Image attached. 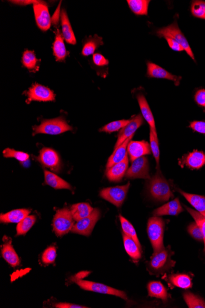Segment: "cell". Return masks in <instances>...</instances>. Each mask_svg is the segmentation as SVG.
I'll return each instance as SVG.
<instances>
[{
  "instance_id": "1",
  "label": "cell",
  "mask_w": 205,
  "mask_h": 308,
  "mask_svg": "<svg viewBox=\"0 0 205 308\" xmlns=\"http://www.w3.org/2000/svg\"><path fill=\"white\" fill-rule=\"evenodd\" d=\"M174 254L170 246L164 248L159 252L154 253L148 263V270L152 275H160L170 271L174 267L176 262L171 259Z\"/></svg>"
},
{
  "instance_id": "2",
  "label": "cell",
  "mask_w": 205,
  "mask_h": 308,
  "mask_svg": "<svg viewBox=\"0 0 205 308\" xmlns=\"http://www.w3.org/2000/svg\"><path fill=\"white\" fill-rule=\"evenodd\" d=\"M149 191L151 196L156 201L160 202L167 201L171 197H173L170 185L163 177L159 169L157 170L156 175L151 179L149 184Z\"/></svg>"
},
{
  "instance_id": "3",
  "label": "cell",
  "mask_w": 205,
  "mask_h": 308,
  "mask_svg": "<svg viewBox=\"0 0 205 308\" xmlns=\"http://www.w3.org/2000/svg\"><path fill=\"white\" fill-rule=\"evenodd\" d=\"M165 222L162 218L154 216L149 219L148 222V235L154 250V253L159 252L164 249L163 233Z\"/></svg>"
},
{
  "instance_id": "4",
  "label": "cell",
  "mask_w": 205,
  "mask_h": 308,
  "mask_svg": "<svg viewBox=\"0 0 205 308\" xmlns=\"http://www.w3.org/2000/svg\"><path fill=\"white\" fill-rule=\"evenodd\" d=\"M157 36L159 37L170 38L179 43L183 46L184 52L191 57L193 61H195L194 53L192 52L191 46H190L188 40L184 35L182 32L178 27L177 21L171 24L165 28L157 30L156 32Z\"/></svg>"
},
{
  "instance_id": "5",
  "label": "cell",
  "mask_w": 205,
  "mask_h": 308,
  "mask_svg": "<svg viewBox=\"0 0 205 308\" xmlns=\"http://www.w3.org/2000/svg\"><path fill=\"white\" fill-rule=\"evenodd\" d=\"M72 127L67 123L64 118H57L52 119H46L41 122L37 126L34 127V135L37 134H49V135H58L65 132L71 131Z\"/></svg>"
},
{
  "instance_id": "6",
  "label": "cell",
  "mask_w": 205,
  "mask_h": 308,
  "mask_svg": "<svg viewBox=\"0 0 205 308\" xmlns=\"http://www.w3.org/2000/svg\"><path fill=\"white\" fill-rule=\"evenodd\" d=\"M71 280L85 291L100 293V294H103L115 295L124 299V300H127V296L126 293L120 291V290L112 288L111 287L104 285L103 284L82 280L78 277V275H76V276L72 277Z\"/></svg>"
},
{
  "instance_id": "7",
  "label": "cell",
  "mask_w": 205,
  "mask_h": 308,
  "mask_svg": "<svg viewBox=\"0 0 205 308\" xmlns=\"http://www.w3.org/2000/svg\"><path fill=\"white\" fill-rule=\"evenodd\" d=\"M74 218L70 209L64 208L58 210L53 220V229L56 235L62 236L71 232Z\"/></svg>"
},
{
  "instance_id": "8",
  "label": "cell",
  "mask_w": 205,
  "mask_h": 308,
  "mask_svg": "<svg viewBox=\"0 0 205 308\" xmlns=\"http://www.w3.org/2000/svg\"><path fill=\"white\" fill-rule=\"evenodd\" d=\"M130 185V183H128L124 186L105 188L100 191V195L104 199L120 208L126 198Z\"/></svg>"
},
{
  "instance_id": "9",
  "label": "cell",
  "mask_w": 205,
  "mask_h": 308,
  "mask_svg": "<svg viewBox=\"0 0 205 308\" xmlns=\"http://www.w3.org/2000/svg\"><path fill=\"white\" fill-rule=\"evenodd\" d=\"M101 212L99 209H94L93 212L88 217L82 218L74 224L71 232L83 236L91 235L95 225L100 219Z\"/></svg>"
},
{
  "instance_id": "10",
  "label": "cell",
  "mask_w": 205,
  "mask_h": 308,
  "mask_svg": "<svg viewBox=\"0 0 205 308\" xmlns=\"http://www.w3.org/2000/svg\"><path fill=\"white\" fill-rule=\"evenodd\" d=\"M150 167L147 158L142 157L133 161L132 166L128 169L126 177L130 179H150Z\"/></svg>"
},
{
  "instance_id": "11",
  "label": "cell",
  "mask_w": 205,
  "mask_h": 308,
  "mask_svg": "<svg viewBox=\"0 0 205 308\" xmlns=\"http://www.w3.org/2000/svg\"><path fill=\"white\" fill-rule=\"evenodd\" d=\"M38 160L44 166L48 167L53 171L57 172L61 168L60 157L57 152L51 148H44L41 149Z\"/></svg>"
},
{
  "instance_id": "12",
  "label": "cell",
  "mask_w": 205,
  "mask_h": 308,
  "mask_svg": "<svg viewBox=\"0 0 205 308\" xmlns=\"http://www.w3.org/2000/svg\"><path fill=\"white\" fill-rule=\"evenodd\" d=\"M34 10L36 22L41 31H47L51 25V17H50L48 8L44 3L39 2L34 5Z\"/></svg>"
},
{
  "instance_id": "13",
  "label": "cell",
  "mask_w": 205,
  "mask_h": 308,
  "mask_svg": "<svg viewBox=\"0 0 205 308\" xmlns=\"http://www.w3.org/2000/svg\"><path fill=\"white\" fill-rule=\"evenodd\" d=\"M27 102L32 101H50L55 100V95L50 89L46 87L35 85L27 92Z\"/></svg>"
},
{
  "instance_id": "14",
  "label": "cell",
  "mask_w": 205,
  "mask_h": 308,
  "mask_svg": "<svg viewBox=\"0 0 205 308\" xmlns=\"http://www.w3.org/2000/svg\"><path fill=\"white\" fill-rule=\"evenodd\" d=\"M143 124V119L141 115H138L132 119L131 121L126 126L122 129L119 133L117 142L115 143V148L120 146L129 137L133 136L136 130Z\"/></svg>"
},
{
  "instance_id": "15",
  "label": "cell",
  "mask_w": 205,
  "mask_h": 308,
  "mask_svg": "<svg viewBox=\"0 0 205 308\" xmlns=\"http://www.w3.org/2000/svg\"><path fill=\"white\" fill-rule=\"evenodd\" d=\"M147 76L155 79H166L173 82L177 86L180 85L181 77L174 75L158 65L153 62L147 63Z\"/></svg>"
},
{
  "instance_id": "16",
  "label": "cell",
  "mask_w": 205,
  "mask_h": 308,
  "mask_svg": "<svg viewBox=\"0 0 205 308\" xmlns=\"http://www.w3.org/2000/svg\"><path fill=\"white\" fill-rule=\"evenodd\" d=\"M151 146L145 140L142 141H130L127 146V151L130 160L134 161L144 155L151 154Z\"/></svg>"
},
{
  "instance_id": "17",
  "label": "cell",
  "mask_w": 205,
  "mask_h": 308,
  "mask_svg": "<svg viewBox=\"0 0 205 308\" xmlns=\"http://www.w3.org/2000/svg\"><path fill=\"white\" fill-rule=\"evenodd\" d=\"M129 166V157L127 155L121 162L114 164V166L107 169L106 177L111 182H120L123 179L128 170Z\"/></svg>"
},
{
  "instance_id": "18",
  "label": "cell",
  "mask_w": 205,
  "mask_h": 308,
  "mask_svg": "<svg viewBox=\"0 0 205 308\" xmlns=\"http://www.w3.org/2000/svg\"><path fill=\"white\" fill-rule=\"evenodd\" d=\"M4 245L2 249L3 258L10 264L12 267H16L20 264L19 256L15 251L13 245H12L11 239L5 236L4 238Z\"/></svg>"
},
{
  "instance_id": "19",
  "label": "cell",
  "mask_w": 205,
  "mask_h": 308,
  "mask_svg": "<svg viewBox=\"0 0 205 308\" xmlns=\"http://www.w3.org/2000/svg\"><path fill=\"white\" fill-rule=\"evenodd\" d=\"M186 165L192 169H199L205 164V153L197 150L190 152L180 161V165Z\"/></svg>"
},
{
  "instance_id": "20",
  "label": "cell",
  "mask_w": 205,
  "mask_h": 308,
  "mask_svg": "<svg viewBox=\"0 0 205 308\" xmlns=\"http://www.w3.org/2000/svg\"><path fill=\"white\" fill-rule=\"evenodd\" d=\"M183 211L184 209L181 205L179 199L177 198L157 209L153 212V215L156 217L163 216V215L174 216L180 214Z\"/></svg>"
},
{
  "instance_id": "21",
  "label": "cell",
  "mask_w": 205,
  "mask_h": 308,
  "mask_svg": "<svg viewBox=\"0 0 205 308\" xmlns=\"http://www.w3.org/2000/svg\"><path fill=\"white\" fill-rule=\"evenodd\" d=\"M132 137L133 136L129 137L126 141L122 143L120 146H119L118 148H115V150L112 152L111 156L109 158L108 163H107V169L114 166V164L121 162V161H123L125 159V158L127 155V149L128 145L131 141Z\"/></svg>"
},
{
  "instance_id": "22",
  "label": "cell",
  "mask_w": 205,
  "mask_h": 308,
  "mask_svg": "<svg viewBox=\"0 0 205 308\" xmlns=\"http://www.w3.org/2000/svg\"><path fill=\"white\" fill-rule=\"evenodd\" d=\"M137 100L142 116H143L145 120L147 121L149 125H150L151 130H152L154 133H157L155 121H154L153 113L151 112L148 101L145 99L144 95H138Z\"/></svg>"
},
{
  "instance_id": "23",
  "label": "cell",
  "mask_w": 205,
  "mask_h": 308,
  "mask_svg": "<svg viewBox=\"0 0 205 308\" xmlns=\"http://www.w3.org/2000/svg\"><path fill=\"white\" fill-rule=\"evenodd\" d=\"M31 213L28 209H16L5 214H1L0 221L5 223H19Z\"/></svg>"
},
{
  "instance_id": "24",
  "label": "cell",
  "mask_w": 205,
  "mask_h": 308,
  "mask_svg": "<svg viewBox=\"0 0 205 308\" xmlns=\"http://www.w3.org/2000/svg\"><path fill=\"white\" fill-rule=\"evenodd\" d=\"M61 17L62 35H63L64 40L66 41L68 43L75 44L76 43L75 35H74L73 29L71 28V23L69 19H68L66 11L64 10L62 11Z\"/></svg>"
},
{
  "instance_id": "25",
  "label": "cell",
  "mask_w": 205,
  "mask_h": 308,
  "mask_svg": "<svg viewBox=\"0 0 205 308\" xmlns=\"http://www.w3.org/2000/svg\"><path fill=\"white\" fill-rule=\"evenodd\" d=\"M44 178H45V183L56 190H71L72 188L71 185L64 179L48 170H44Z\"/></svg>"
},
{
  "instance_id": "26",
  "label": "cell",
  "mask_w": 205,
  "mask_h": 308,
  "mask_svg": "<svg viewBox=\"0 0 205 308\" xmlns=\"http://www.w3.org/2000/svg\"><path fill=\"white\" fill-rule=\"evenodd\" d=\"M149 295L165 302L168 300V292L164 286L159 281H151L148 285Z\"/></svg>"
},
{
  "instance_id": "27",
  "label": "cell",
  "mask_w": 205,
  "mask_h": 308,
  "mask_svg": "<svg viewBox=\"0 0 205 308\" xmlns=\"http://www.w3.org/2000/svg\"><path fill=\"white\" fill-rule=\"evenodd\" d=\"M53 53L56 60L61 62L64 61L67 56V52L64 43V39L62 37L60 31L58 29L56 32L54 43L53 44Z\"/></svg>"
},
{
  "instance_id": "28",
  "label": "cell",
  "mask_w": 205,
  "mask_h": 308,
  "mask_svg": "<svg viewBox=\"0 0 205 308\" xmlns=\"http://www.w3.org/2000/svg\"><path fill=\"white\" fill-rule=\"evenodd\" d=\"M70 210L74 220L78 222L82 218L90 215L93 212L94 209L88 203L82 202L73 205L71 206Z\"/></svg>"
},
{
  "instance_id": "29",
  "label": "cell",
  "mask_w": 205,
  "mask_h": 308,
  "mask_svg": "<svg viewBox=\"0 0 205 308\" xmlns=\"http://www.w3.org/2000/svg\"><path fill=\"white\" fill-rule=\"evenodd\" d=\"M199 213L205 217V197L178 190Z\"/></svg>"
},
{
  "instance_id": "30",
  "label": "cell",
  "mask_w": 205,
  "mask_h": 308,
  "mask_svg": "<svg viewBox=\"0 0 205 308\" xmlns=\"http://www.w3.org/2000/svg\"><path fill=\"white\" fill-rule=\"evenodd\" d=\"M123 240L125 249L128 255L133 260H137L141 258L142 251L136 242L129 236L123 233Z\"/></svg>"
},
{
  "instance_id": "31",
  "label": "cell",
  "mask_w": 205,
  "mask_h": 308,
  "mask_svg": "<svg viewBox=\"0 0 205 308\" xmlns=\"http://www.w3.org/2000/svg\"><path fill=\"white\" fill-rule=\"evenodd\" d=\"M170 283L177 288L188 289L192 287L191 277L185 274H176L169 277Z\"/></svg>"
},
{
  "instance_id": "32",
  "label": "cell",
  "mask_w": 205,
  "mask_h": 308,
  "mask_svg": "<svg viewBox=\"0 0 205 308\" xmlns=\"http://www.w3.org/2000/svg\"><path fill=\"white\" fill-rule=\"evenodd\" d=\"M127 3L133 13L139 16L148 15L149 0H128Z\"/></svg>"
},
{
  "instance_id": "33",
  "label": "cell",
  "mask_w": 205,
  "mask_h": 308,
  "mask_svg": "<svg viewBox=\"0 0 205 308\" xmlns=\"http://www.w3.org/2000/svg\"><path fill=\"white\" fill-rule=\"evenodd\" d=\"M103 39L99 37V36H95L93 38H91L84 44L82 50L83 56H89L94 55L95 52L100 46L102 45Z\"/></svg>"
},
{
  "instance_id": "34",
  "label": "cell",
  "mask_w": 205,
  "mask_h": 308,
  "mask_svg": "<svg viewBox=\"0 0 205 308\" xmlns=\"http://www.w3.org/2000/svg\"><path fill=\"white\" fill-rule=\"evenodd\" d=\"M120 218L122 228H123L124 234L132 238L136 242V243L138 244L139 248L141 249V246L140 243H139L134 227H133L131 223L129 222L126 218H125L122 215H120Z\"/></svg>"
},
{
  "instance_id": "35",
  "label": "cell",
  "mask_w": 205,
  "mask_h": 308,
  "mask_svg": "<svg viewBox=\"0 0 205 308\" xmlns=\"http://www.w3.org/2000/svg\"><path fill=\"white\" fill-rule=\"evenodd\" d=\"M184 300L190 308H204L205 301L203 298L192 294L191 292H186L183 295Z\"/></svg>"
},
{
  "instance_id": "36",
  "label": "cell",
  "mask_w": 205,
  "mask_h": 308,
  "mask_svg": "<svg viewBox=\"0 0 205 308\" xmlns=\"http://www.w3.org/2000/svg\"><path fill=\"white\" fill-rule=\"evenodd\" d=\"M37 218L35 215H28L21 222L17 224V235H24L34 225Z\"/></svg>"
},
{
  "instance_id": "37",
  "label": "cell",
  "mask_w": 205,
  "mask_h": 308,
  "mask_svg": "<svg viewBox=\"0 0 205 308\" xmlns=\"http://www.w3.org/2000/svg\"><path fill=\"white\" fill-rule=\"evenodd\" d=\"M132 119H123V120H119L110 122L106 124L105 126L100 129V132H105L107 133H114L119 130H122L125 126L131 121Z\"/></svg>"
},
{
  "instance_id": "38",
  "label": "cell",
  "mask_w": 205,
  "mask_h": 308,
  "mask_svg": "<svg viewBox=\"0 0 205 308\" xmlns=\"http://www.w3.org/2000/svg\"><path fill=\"white\" fill-rule=\"evenodd\" d=\"M191 10L192 14L195 17L205 19V2L201 0L193 2Z\"/></svg>"
},
{
  "instance_id": "39",
  "label": "cell",
  "mask_w": 205,
  "mask_h": 308,
  "mask_svg": "<svg viewBox=\"0 0 205 308\" xmlns=\"http://www.w3.org/2000/svg\"><path fill=\"white\" fill-rule=\"evenodd\" d=\"M38 61L34 52H31V50H26L23 53L22 57L23 65L28 69H35V67H37Z\"/></svg>"
},
{
  "instance_id": "40",
  "label": "cell",
  "mask_w": 205,
  "mask_h": 308,
  "mask_svg": "<svg viewBox=\"0 0 205 308\" xmlns=\"http://www.w3.org/2000/svg\"><path fill=\"white\" fill-rule=\"evenodd\" d=\"M150 146L153 156L155 158L157 167H158L159 166L160 160L159 141L158 138H157V133H154L152 130L150 131Z\"/></svg>"
},
{
  "instance_id": "41",
  "label": "cell",
  "mask_w": 205,
  "mask_h": 308,
  "mask_svg": "<svg viewBox=\"0 0 205 308\" xmlns=\"http://www.w3.org/2000/svg\"><path fill=\"white\" fill-rule=\"evenodd\" d=\"M3 154L5 158H14L20 162H25L30 158L29 155L26 152L16 151L11 148L5 149Z\"/></svg>"
},
{
  "instance_id": "42",
  "label": "cell",
  "mask_w": 205,
  "mask_h": 308,
  "mask_svg": "<svg viewBox=\"0 0 205 308\" xmlns=\"http://www.w3.org/2000/svg\"><path fill=\"white\" fill-rule=\"evenodd\" d=\"M186 209V210L188 211L189 213L192 215V217L194 218L195 222L198 224L199 227H200L202 233L203 235V241L204 243V252H205V217L198 212L193 210V209L189 208L188 206H184Z\"/></svg>"
},
{
  "instance_id": "43",
  "label": "cell",
  "mask_w": 205,
  "mask_h": 308,
  "mask_svg": "<svg viewBox=\"0 0 205 308\" xmlns=\"http://www.w3.org/2000/svg\"><path fill=\"white\" fill-rule=\"evenodd\" d=\"M56 256H57L56 248L50 246L44 250L42 255V261L45 264H51L55 262Z\"/></svg>"
},
{
  "instance_id": "44",
  "label": "cell",
  "mask_w": 205,
  "mask_h": 308,
  "mask_svg": "<svg viewBox=\"0 0 205 308\" xmlns=\"http://www.w3.org/2000/svg\"><path fill=\"white\" fill-rule=\"evenodd\" d=\"M188 232L196 240L203 241V235L201 230L196 222L190 224L188 228Z\"/></svg>"
},
{
  "instance_id": "45",
  "label": "cell",
  "mask_w": 205,
  "mask_h": 308,
  "mask_svg": "<svg viewBox=\"0 0 205 308\" xmlns=\"http://www.w3.org/2000/svg\"><path fill=\"white\" fill-rule=\"evenodd\" d=\"M190 127L195 132L202 134H205V122L195 121L191 122Z\"/></svg>"
},
{
  "instance_id": "46",
  "label": "cell",
  "mask_w": 205,
  "mask_h": 308,
  "mask_svg": "<svg viewBox=\"0 0 205 308\" xmlns=\"http://www.w3.org/2000/svg\"><path fill=\"white\" fill-rule=\"evenodd\" d=\"M93 61L95 64L100 66V67L106 66L109 64L108 60L99 53L94 54L93 55Z\"/></svg>"
},
{
  "instance_id": "47",
  "label": "cell",
  "mask_w": 205,
  "mask_h": 308,
  "mask_svg": "<svg viewBox=\"0 0 205 308\" xmlns=\"http://www.w3.org/2000/svg\"><path fill=\"white\" fill-rule=\"evenodd\" d=\"M195 100L199 106L205 108V89H200L196 92Z\"/></svg>"
},
{
  "instance_id": "48",
  "label": "cell",
  "mask_w": 205,
  "mask_h": 308,
  "mask_svg": "<svg viewBox=\"0 0 205 308\" xmlns=\"http://www.w3.org/2000/svg\"><path fill=\"white\" fill-rule=\"evenodd\" d=\"M165 39L166 41H167L169 46H170L172 50L178 52H184L183 46L179 43H178L177 41L170 38H165Z\"/></svg>"
},
{
  "instance_id": "49",
  "label": "cell",
  "mask_w": 205,
  "mask_h": 308,
  "mask_svg": "<svg viewBox=\"0 0 205 308\" xmlns=\"http://www.w3.org/2000/svg\"><path fill=\"white\" fill-rule=\"evenodd\" d=\"M56 307L58 308H85L87 307L85 306H80V305H77L68 303H59L55 304Z\"/></svg>"
},
{
  "instance_id": "50",
  "label": "cell",
  "mask_w": 205,
  "mask_h": 308,
  "mask_svg": "<svg viewBox=\"0 0 205 308\" xmlns=\"http://www.w3.org/2000/svg\"><path fill=\"white\" fill-rule=\"evenodd\" d=\"M39 2L38 1H13V3L15 4L20 5H26L30 4H36Z\"/></svg>"
},
{
  "instance_id": "51",
  "label": "cell",
  "mask_w": 205,
  "mask_h": 308,
  "mask_svg": "<svg viewBox=\"0 0 205 308\" xmlns=\"http://www.w3.org/2000/svg\"><path fill=\"white\" fill-rule=\"evenodd\" d=\"M59 9H60V8L58 7V8H57V10L55 11V13L54 16H53V22L54 23H57V21L58 20V12H60V10H59Z\"/></svg>"
}]
</instances>
